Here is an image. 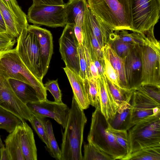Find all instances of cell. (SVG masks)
<instances>
[{
  "mask_svg": "<svg viewBox=\"0 0 160 160\" xmlns=\"http://www.w3.org/2000/svg\"><path fill=\"white\" fill-rule=\"evenodd\" d=\"M72 88L73 97L79 107L83 110L88 108L90 102L86 80L78 74L65 67L63 68Z\"/></svg>",
  "mask_w": 160,
  "mask_h": 160,
  "instance_id": "e0dca14e",
  "label": "cell"
},
{
  "mask_svg": "<svg viewBox=\"0 0 160 160\" xmlns=\"http://www.w3.org/2000/svg\"><path fill=\"white\" fill-rule=\"evenodd\" d=\"M88 87L90 105L100 109L97 80L91 77L85 79Z\"/></svg>",
  "mask_w": 160,
  "mask_h": 160,
  "instance_id": "d590c367",
  "label": "cell"
},
{
  "mask_svg": "<svg viewBox=\"0 0 160 160\" xmlns=\"http://www.w3.org/2000/svg\"><path fill=\"white\" fill-rule=\"evenodd\" d=\"M78 51L80 68L79 75L84 81L87 78V65L82 44L79 43Z\"/></svg>",
  "mask_w": 160,
  "mask_h": 160,
  "instance_id": "60d3db41",
  "label": "cell"
},
{
  "mask_svg": "<svg viewBox=\"0 0 160 160\" xmlns=\"http://www.w3.org/2000/svg\"><path fill=\"white\" fill-rule=\"evenodd\" d=\"M16 51L20 58L30 72L42 81L39 44L36 36L27 29L23 30L16 39Z\"/></svg>",
  "mask_w": 160,
  "mask_h": 160,
  "instance_id": "8992f818",
  "label": "cell"
},
{
  "mask_svg": "<svg viewBox=\"0 0 160 160\" xmlns=\"http://www.w3.org/2000/svg\"><path fill=\"white\" fill-rule=\"evenodd\" d=\"M141 46L136 45L124 58L125 76L130 89H133L140 83L142 72Z\"/></svg>",
  "mask_w": 160,
  "mask_h": 160,
  "instance_id": "2e32d148",
  "label": "cell"
},
{
  "mask_svg": "<svg viewBox=\"0 0 160 160\" xmlns=\"http://www.w3.org/2000/svg\"><path fill=\"white\" fill-rule=\"evenodd\" d=\"M105 76L111 96L118 107L132 98L133 89H127L119 88L111 82Z\"/></svg>",
  "mask_w": 160,
  "mask_h": 160,
  "instance_id": "83f0119b",
  "label": "cell"
},
{
  "mask_svg": "<svg viewBox=\"0 0 160 160\" xmlns=\"http://www.w3.org/2000/svg\"><path fill=\"white\" fill-rule=\"evenodd\" d=\"M106 130L113 135L118 144L127 152L129 155L131 152V148L127 131L115 129L109 123Z\"/></svg>",
  "mask_w": 160,
  "mask_h": 160,
  "instance_id": "836d02e7",
  "label": "cell"
},
{
  "mask_svg": "<svg viewBox=\"0 0 160 160\" xmlns=\"http://www.w3.org/2000/svg\"><path fill=\"white\" fill-rule=\"evenodd\" d=\"M74 24L68 23L59 38V52L66 67L79 74L80 68L78 42L74 31Z\"/></svg>",
  "mask_w": 160,
  "mask_h": 160,
  "instance_id": "8fae6325",
  "label": "cell"
},
{
  "mask_svg": "<svg viewBox=\"0 0 160 160\" xmlns=\"http://www.w3.org/2000/svg\"><path fill=\"white\" fill-rule=\"evenodd\" d=\"M0 75L7 79L12 78L31 85L39 100L47 99V90L42 81L35 77L18 56L15 48L0 52Z\"/></svg>",
  "mask_w": 160,
  "mask_h": 160,
  "instance_id": "277c9868",
  "label": "cell"
},
{
  "mask_svg": "<svg viewBox=\"0 0 160 160\" xmlns=\"http://www.w3.org/2000/svg\"><path fill=\"white\" fill-rule=\"evenodd\" d=\"M97 67L100 76L103 74L104 73V66L98 60H95L93 61Z\"/></svg>",
  "mask_w": 160,
  "mask_h": 160,
  "instance_id": "bcb514c9",
  "label": "cell"
},
{
  "mask_svg": "<svg viewBox=\"0 0 160 160\" xmlns=\"http://www.w3.org/2000/svg\"><path fill=\"white\" fill-rule=\"evenodd\" d=\"M46 127L50 149L49 152L52 157L57 160H61L62 155L61 149L55 139L52 123L49 120H47Z\"/></svg>",
  "mask_w": 160,
  "mask_h": 160,
  "instance_id": "e575fe53",
  "label": "cell"
},
{
  "mask_svg": "<svg viewBox=\"0 0 160 160\" xmlns=\"http://www.w3.org/2000/svg\"><path fill=\"white\" fill-rule=\"evenodd\" d=\"M27 29L35 34L38 40L41 55L42 74L44 77L48 71L53 53L52 35L48 30L34 25L28 24Z\"/></svg>",
  "mask_w": 160,
  "mask_h": 160,
  "instance_id": "9a60e30c",
  "label": "cell"
},
{
  "mask_svg": "<svg viewBox=\"0 0 160 160\" xmlns=\"http://www.w3.org/2000/svg\"><path fill=\"white\" fill-rule=\"evenodd\" d=\"M113 32L110 34L108 43L119 56L124 58L136 45L117 38L113 35Z\"/></svg>",
  "mask_w": 160,
  "mask_h": 160,
  "instance_id": "1f68e13d",
  "label": "cell"
},
{
  "mask_svg": "<svg viewBox=\"0 0 160 160\" xmlns=\"http://www.w3.org/2000/svg\"><path fill=\"white\" fill-rule=\"evenodd\" d=\"M22 122L18 117L0 106V129L10 133Z\"/></svg>",
  "mask_w": 160,
  "mask_h": 160,
  "instance_id": "f546056e",
  "label": "cell"
},
{
  "mask_svg": "<svg viewBox=\"0 0 160 160\" xmlns=\"http://www.w3.org/2000/svg\"><path fill=\"white\" fill-rule=\"evenodd\" d=\"M160 112V103L134 90L128 130L143 119Z\"/></svg>",
  "mask_w": 160,
  "mask_h": 160,
  "instance_id": "5bb4252c",
  "label": "cell"
},
{
  "mask_svg": "<svg viewBox=\"0 0 160 160\" xmlns=\"http://www.w3.org/2000/svg\"><path fill=\"white\" fill-rule=\"evenodd\" d=\"M0 31L6 32V28L5 22L0 11Z\"/></svg>",
  "mask_w": 160,
  "mask_h": 160,
  "instance_id": "7dc6e473",
  "label": "cell"
},
{
  "mask_svg": "<svg viewBox=\"0 0 160 160\" xmlns=\"http://www.w3.org/2000/svg\"><path fill=\"white\" fill-rule=\"evenodd\" d=\"M148 36L149 43L141 46L142 72L139 85H150L160 88V43L154 34Z\"/></svg>",
  "mask_w": 160,
  "mask_h": 160,
  "instance_id": "52a82bcc",
  "label": "cell"
},
{
  "mask_svg": "<svg viewBox=\"0 0 160 160\" xmlns=\"http://www.w3.org/2000/svg\"><path fill=\"white\" fill-rule=\"evenodd\" d=\"M103 56L104 62L103 74L112 83L119 88H124L116 70L109 61L105 57Z\"/></svg>",
  "mask_w": 160,
  "mask_h": 160,
  "instance_id": "74e56055",
  "label": "cell"
},
{
  "mask_svg": "<svg viewBox=\"0 0 160 160\" xmlns=\"http://www.w3.org/2000/svg\"><path fill=\"white\" fill-rule=\"evenodd\" d=\"M82 160H111L112 158L92 144L88 142L84 145Z\"/></svg>",
  "mask_w": 160,
  "mask_h": 160,
  "instance_id": "d6a6232c",
  "label": "cell"
},
{
  "mask_svg": "<svg viewBox=\"0 0 160 160\" xmlns=\"http://www.w3.org/2000/svg\"><path fill=\"white\" fill-rule=\"evenodd\" d=\"M88 8L84 17L82 26L83 34L88 40L91 47L90 49L91 59H98L104 67V56L102 49L94 36L90 25L87 12Z\"/></svg>",
  "mask_w": 160,
  "mask_h": 160,
  "instance_id": "603a6c76",
  "label": "cell"
},
{
  "mask_svg": "<svg viewBox=\"0 0 160 160\" xmlns=\"http://www.w3.org/2000/svg\"><path fill=\"white\" fill-rule=\"evenodd\" d=\"M20 138L25 160H37V149L31 128L24 121L20 125Z\"/></svg>",
  "mask_w": 160,
  "mask_h": 160,
  "instance_id": "d6986e66",
  "label": "cell"
},
{
  "mask_svg": "<svg viewBox=\"0 0 160 160\" xmlns=\"http://www.w3.org/2000/svg\"><path fill=\"white\" fill-rule=\"evenodd\" d=\"M0 160H11V157L4 144L0 147Z\"/></svg>",
  "mask_w": 160,
  "mask_h": 160,
  "instance_id": "ee69618b",
  "label": "cell"
},
{
  "mask_svg": "<svg viewBox=\"0 0 160 160\" xmlns=\"http://www.w3.org/2000/svg\"><path fill=\"white\" fill-rule=\"evenodd\" d=\"M100 111L108 121L113 118L118 107L110 93L105 76L101 75L97 80Z\"/></svg>",
  "mask_w": 160,
  "mask_h": 160,
  "instance_id": "ac0fdd59",
  "label": "cell"
},
{
  "mask_svg": "<svg viewBox=\"0 0 160 160\" xmlns=\"http://www.w3.org/2000/svg\"><path fill=\"white\" fill-rule=\"evenodd\" d=\"M133 89L160 103V88L152 85L144 84L139 85Z\"/></svg>",
  "mask_w": 160,
  "mask_h": 160,
  "instance_id": "8d00e7d4",
  "label": "cell"
},
{
  "mask_svg": "<svg viewBox=\"0 0 160 160\" xmlns=\"http://www.w3.org/2000/svg\"><path fill=\"white\" fill-rule=\"evenodd\" d=\"M46 121L45 117L33 114L29 121L39 138L49 150L50 147L47 132Z\"/></svg>",
  "mask_w": 160,
  "mask_h": 160,
  "instance_id": "4dcf8cb0",
  "label": "cell"
},
{
  "mask_svg": "<svg viewBox=\"0 0 160 160\" xmlns=\"http://www.w3.org/2000/svg\"><path fill=\"white\" fill-rule=\"evenodd\" d=\"M134 31L144 33L154 28L160 17V0H129Z\"/></svg>",
  "mask_w": 160,
  "mask_h": 160,
  "instance_id": "ba28073f",
  "label": "cell"
},
{
  "mask_svg": "<svg viewBox=\"0 0 160 160\" xmlns=\"http://www.w3.org/2000/svg\"><path fill=\"white\" fill-rule=\"evenodd\" d=\"M3 143H2V141H1V138H0V147L2 146V145H3Z\"/></svg>",
  "mask_w": 160,
  "mask_h": 160,
  "instance_id": "c3c4849f",
  "label": "cell"
},
{
  "mask_svg": "<svg viewBox=\"0 0 160 160\" xmlns=\"http://www.w3.org/2000/svg\"><path fill=\"white\" fill-rule=\"evenodd\" d=\"M33 3L36 5H63L65 4L63 0H32Z\"/></svg>",
  "mask_w": 160,
  "mask_h": 160,
  "instance_id": "b9f144b4",
  "label": "cell"
},
{
  "mask_svg": "<svg viewBox=\"0 0 160 160\" xmlns=\"http://www.w3.org/2000/svg\"><path fill=\"white\" fill-rule=\"evenodd\" d=\"M132 98L119 106L113 118L108 121L113 128L128 130L131 118Z\"/></svg>",
  "mask_w": 160,
  "mask_h": 160,
  "instance_id": "d4e9b609",
  "label": "cell"
},
{
  "mask_svg": "<svg viewBox=\"0 0 160 160\" xmlns=\"http://www.w3.org/2000/svg\"><path fill=\"white\" fill-rule=\"evenodd\" d=\"M129 32L128 30H122L113 31V35L117 38L134 45L143 46L150 42L148 36L144 33L135 31Z\"/></svg>",
  "mask_w": 160,
  "mask_h": 160,
  "instance_id": "4316f807",
  "label": "cell"
},
{
  "mask_svg": "<svg viewBox=\"0 0 160 160\" xmlns=\"http://www.w3.org/2000/svg\"><path fill=\"white\" fill-rule=\"evenodd\" d=\"M87 118L73 97L67 124L62 134L61 160H82V147Z\"/></svg>",
  "mask_w": 160,
  "mask_h": 160,
  "instance_id": "6da1fadb",
  "label": "cell"
},
{
  "mask_svg": "<svg viewBox=\"0 0 160 160\" xmlns=\"http://www.w3.org/2000/svg\"><path fill=\"white\" fill-rule=\"evenodd\" d=\"M128 130L130 153L144 148L160 146V112L143 119Z\"/></svg>",
  "mask_w": 160,
  "mask_h": 160,
  "instance_id": "5b68a950",
  "label": "cell"
},
{
  "mask_svg": "<svg viewBox=\"0 0 160 160\" xmlns=\"http://www.w3.org/2000/svg\"><path fill=\"white\" fill-rule=\"evenodd\" d=\"M29 22L38 26L52 28L65 27L67 16L64 5H49L32 4L27 15Z\"/></svg>",
  "mask_w": 160,
  "mask_h": 160,
  "instance_id": "9c48e42d",
  "label": "cell"
},
{
  "mask_svg": "<svg viewBox=\"0 0 160 160\" xmlns=\"http://www.w3.org/2000/svg\"><path fill=\"white\" fill-rule=\"evenodd\" d=\"M82 26V25L74 24V33L79 44H82L83 40Z\"/></svg>",
  "mask_w": 160,
  "mask_h": 160,
  "instance_id": "7bdbcfd3",
  "label": "cell"
},
{
  "mask_svg": "<svg viewBox=\"0 0 160 160\" xmlns=\"http://www.w3.org/2000/svg\"><path fill=\"white\" fill-rule=\"evenodd\" d=\"M27 105L32 114L52 118L63 128L65 127L70 108L63 102L58 103L47 99L28 103Z\"/></svg>",
  "mask_w": 160,
  "mask_h": 160,
  "instance_id": "4fadbf2b",
  "label": "cell"
},
{
  "mask_svg": "<svg viewBox=\"0 0 160 160\" xmlns=\"http://www.w3.org/2000/svg\"><path fill=\"white\" fill-rule=\"evenodd\" d=\"M0 11L5 25L6 32L17 38L28 25L26 14L16 0H0Z\"/></svg>",
  "mask_w": 160,
  "mask_h": 160,
  "instance_id": "30bf717a",
  "label": "cell"
},
{
  "mask_svg": "<svg viewBox=\"0 0 160 160\" xmlns=\"http://www.w3.org/2000/svg\"><path fill=\"white\" fill-rule=\"evenodd\" d=\"M46 90L50 92L53 96L54 101L58 103L63 102L62 101V94L59 87L58 79L49 80L44 84Z\"/></svg>",
  "mask_w": 160,
  "mask_h": 160,
  "instance_id": "f35d334b",
  "label": "cell"
},
{
  "mask_svg": "<svg viewBox=\"0 0 160 160\" xmlns=\"http://www.w3.org/2000/svg\"><path fill=\"white\" fill-rule=\"evenodd\" d=\"M8 80L16 94L24 103L39 100L36 90L31 85L12 78Z\"/></svg>",
  "mask_w": 160,
  "mask_h": 160,
  "instance_id": "7402d4cb",
  "label": "cell"
},
{
  "mask_svg": "<svg viewBox=\"0 0 160 160\" xmlns=\"http://www.w3.org/2000/svg\"><path fill=\"white\" fill-rule=\"evenodd\" d=\"M90 70L92 77L98 80L100 76L99 74L97 67L95 65L94 62L92 61L91 62L90 64Z\"/></svg>",
  "mask_w": 160,
  "mask_h": 160,
  "instance_id": "f6af8a7d",
  "label": "cell"
},
{
  "mask_svg": "<svg viewBox=\"0 0 160 160\" xmlns=\"http://www.w3.org/2000/svg\"><path fill=\"white\" fill-rule=\"evenodd\" d=\"M20 125L6 137L5 146L11 160H25L21 147L20 138Z\"/></svg>",
  "mask_w": 160,
  "mask_h": 160,
  "instance_id": "484cf974",
  "label": "cell"
},
{
  "mask_svg": "<svg viewBox=\"0 0 160 160\" xmlns=\"http://www.w3.org/2000/svg\"><path fill=\"white\" fill-rule=\"evenodd\" d=\"M87 14L91 27L102 49L108 43L112 31L100 19L89 9Z\"/></svg>",
  "mask_w": 160,
  "mask_h": 160,
  "instance_id": "44dd1931",
  "label": "cell"
},
{
  "mask_svg": "<svg viewBox=\"0 0 160 160\" xmlns=\"http://www.w3.org/2000/svg\"><path fill=\"white\" fill-rule=\"evenodd\" d=\"M0 106L20 118L29 121L32 115L27 104L16 94L8 79L0 75Z\"/></svg>",
  "mask_w": 160,
  "mask_h": 160,
  "instance_id": "7c38bea8",
  "label": "cell"
},
{
  "mask_svg": "<svg viewBox=\"0 0 160 160\" xmlns=\"http://www.w3.org/2000/svg\"><path fill=\"white\" fill-rule=\"evenodd\" d=\"M89 9L112 31H134L129 0H86Z\"/></svg>",
  "mask_w": 160,
  "mask_h": 160,
  "instance_id": "7a4b0ae2",
  "label": "cell"
},
{
  "mask_svg": "<svg viewBox=\"0 0 160 160\" xmlns=\"http://www.w3.org/2000/svg\"><path fill=\"white\" fill-rule=\"evenodd\" d=\"M108 121L100 109L96 108L92 113L87 140L112 160H123L128 156L127 152L118 143L115 138L106 130Z\"/></svg>",
  "mask_w": 160,
  "mask_h": 160,
  "instance_id": "3957f363",
  "label": "cell"
},
{
  "mask_svg": "<svg viewBox=\"0 0 160 160\" xmlns=\"http://www.w3.org/2000/svg\"><path fill=\"white\" fill-rule=\"evenodd\" d=\"M67 23L83 25L85 11L88 7L86 0H69L64 5Z\"/></svg>",
  "mask_w": 160,
  "mask_h": 160,
  "instance_id": "ffe728a7",
  "label": "cell"
},
{
  "mask_svg": "<svg viewBox=\"0 0 160 160\" xmlns=\"http://www.w3.org/2000/svg\"><path fill=\"white\" fill-rule=\"evenodd\" d=\"M16 42V38L6 32L0 31V52L12 49Z\"/></svg>",
  "mask_w": 160,
  "mask_h": 160,
  "instance_id": "ab89813d",
  "label": "cell"
},
{
  "mask_svg": "<svg viewBox=\"0 0 160 160\" xmlns=\"http://www.w3.org/2000/svg\"><path fill=\"white\" fill-rule=\"evenodd\" d=\"M160 160V146L147 147L131 153L125 160Z\"/></svg>",
  "mask_w": 160,
  "mask_h": 160,
  "instance_id": "f1b7e54d",
  "label": "cell"
},
{
  "mask_svg": "<svg viewBox=\"0 0 160 160\" xmlns=\"http://www.w3.org/2000/svg\"><path fill=\"white\" fill-rule=\"evenodd\" d=\"M102 51L103 56L109 61L117 72L123 88L130 89L128 86L125 76L124 58L119 56L108 43L102 48Z\"/></svg>",
  "mask_w": 160,
  "mask_h": 160,
  "instance_id": "cb8c5ba5",
  "label": "cell"
}]
</instances>
